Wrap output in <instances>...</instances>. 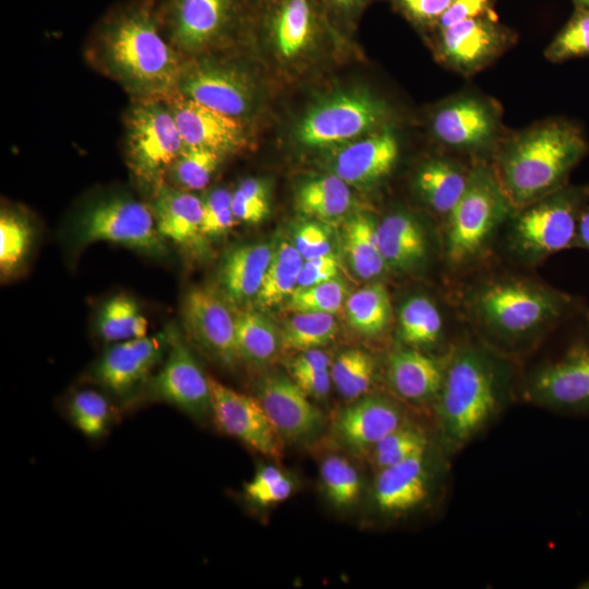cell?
<instances>
[{
	"instance_id": "e575fe53",
	"label": "cell",
	"mask_w": 589,
	"mask_h": 589,
	"mask_svg": "<svg viewBox=\"0 0 589 589\" xmlns=\"http://www.w3.org/2000/svg\"><path fill=\"white\" fill-rule=\"evenodd\" d=\"M96 328L103 340L115 344L146 336L148 323L133 298L117 294L100 308Z\"/></svg>"
},
{
	"instance_id": "836d02e7",
	"label": "cell",
	"mask_w": 589,
	"mask_h": 589,
	"mask_svg": "<svg viewBox=\"0 0 589 589\" xmlns=\"http://www.w3.org/2000/svg\"><path fill=\"white\" fill-rule=\"evenodd\" d=\"M304 259L294 244L281 242L274 251L261 288L255 298L262 308H272L297 289Z\"/></svg>"
},
{
	"instance_id": "8fae6325",
	"label": "cell",
	"mask_w": 589,
	"mask_h": 589,
	"mask_svg": "<svg viewBox=\"0 0 589 589\" xmlns=\"http://www.w3.org/2000/svg\"><path fill=\"white\" fill-rule=\"evenodd\" d=\"M75 237L82 245L106 241L151 256L168 253L152 207L124 196L106 199L88 207L77 221Z\"/></svg>"
},
{
	"instance_id": "ffe728a7",
	"label": "cell",
	"mask_w": 589,
	"mask_h": 589,
	"mask_svg": "<svg viewBox=\"0 0 589 589\" xmlns=\"http://www.w3.org/2000/svg\"><path fill=\"white\" fill-rule=\"evenodd\" d=\"M277 435L291 443L305 442L320 433L324 418L297 383L281 374L262 380L256 397Z\"/></svg>"
},
{
	"instance_id": "44dd1931",
	"label": "cell",
	"mask_w": 589,
	"mask_h": 589,
	"mask_svg": "<svg viewBox=\"0 0 589 589\" xmlns=\"http://www.w3.org/2000/svg\"><path fill=\"white\" fill-rule=\"evenodd\" d=\"M497 129L496 108L473 95H461L444 101L431 117L435 139L461 151L485 147L495 137Z\"/></svg>"
},
{
	"instance_id": "9a60e30c",
	"label": "cell",
	"mask_w": 589,
	"mask_h": 589,
	"mask_svg": "<svg viewBox=\"0 0 589 589\" xmlns=\"http://www.w3.org/2000/svg\"><path fill=\"white\" fill-rule=\"evenodd\" d=\"M528 394L555 410L589 413V333L545 362L529 381Z\"/></svg>"
},
{
	"instance_id": "f1b7e54d",
	"label": "cell",
	"mask_w": 589,
	"mask_h": 589,
	"mask_svg": "<svg viewBox=\"0 0 589 589\" xmlns=\"http://www.w3.org/2000/svg\"><path fill=\"white\" fill-rule=\"evenodd\" d=\"M469 172L452 159L431 158L418 168L414 189L430 208L447 216L464 194Z\"/></svg>"
},
{
	"instance_id": "ba28073f",
	"label": "cell",
	"mask_w": 589,
	"mask_h": 589,
	"mask_svg": "<svg viewBox=\"0 0 589 589\" xmlns=\"http://www.w3.org/2000/svg\"><path fill=\"white\" fill-rule=\"evenodd\" d=\"M389 117L386 104L370 92L336 91L304 112L294 137L309 148L337 147L387 127Z\"/></svg>"
},
{
	"instance_id": "94428289",
	"label": "cell",
	"mask_w": 589,
	"mask_h": 589,
	"mask_svg": "<svg viewBox=\"0 0 589 589\" xmlns=\"http://www.w3.org/2000/svg\"><path fill=\"white\" fill-rule=\"evenodd\" d=\"M578 588H581V589H589V579L584 580L582 582H580V584L578 585Z\"/></svg>"
},
{
	"instance_id": "b9f144b4",
	"label": "cell",
	"mask_w": 589,
	"mask_h": 589,
	"mask_svg": "<svg viewBox=\"0 0 589 589\" xmlns=\"http://www.w3.org/2000/svg\"><path fill=\"white\" fill-rule=\"evenodd\" d=\"M426 437L416 428L405 423L386 435L371 450L376 470L399 464L426 452Z\"/></svg>"
},
{
	"instance_id": "5bb4252c",
	"label": "cell",
	"mask_w": 589,
	"mask_h": 589,
	"mask_svg": "<svg viewBox=\"0 0 589 589\" xmlns=\"http://www.w3.org/2000/svg\"><path fill=\"white\" fill-rule=\"evenodd\" d=\"M144 390L151 400L173 406L196 421L212 416L209 376L173 326L168 352Z\"/></svg>"
},
{
	"instance_id": "e0dca14e",
	"label": "cell",
	"mask_w": 589,
	"mask_h": 589,
	"mask_svg": "<svg viewBox=\"0 0 589 589\" xmlns=\"http://www.w3.org/2000/svg\"><path fill=\"white\" fill-rule=\"evenodd\" d=\"M434 33L437 58L465 75L483 69L513 39L510 32L493 14L470 19Z\"/></svg>"
},
{
	"instance_id": "f6af8a7d",
	"label": "cell",
	"mask_w": 589,
	"mask_h": 589,
	"mask_svg": "<svg viewBox=\"0 0 589 589\" xmlns=\"http://www.w3.org/2000/svg\"><path fill=\"white\" fill-rule=\"evenodd\" d=\"M294 491L293 480L280 468L266 465L257 469L244 485V495L259 506H273L288 500Z\"/></svg>"
},
{
	"instance_id": "30bf717a",
	"label": "cell",
	"mask_w": 589,
	"mask_h": 589,
	"mask_svg": "<svg viewBox=\"0 0 589 589\" xmlns=\"http://www.w3.org/2000/svg\"><path fill=\"white\" fill-rule=\"evenodd\" d=\"M332 25L321 0H260L254 7L253 31L284 65L306 61Z\"/></svg>"
},
{
	"instance_id": "5b68a950",
	"label": "cell",
	"mask_w": 589,
	"mask_h": 589,
	"mask_svg": "<svg viewBox=\"0 0 589 589\" xmlns=\"http://www.w3.org/2000/svg\"><path fill=\"white\" fill-rule=\"evenodd\" d=\"M158 17L168 41L190 59L253 29L254 8L249 0H159Z\"/></svg>"
},
{
	"instance_id": "bcb514c9",
	"label": "cell",
	"mask_w": 589,
	"mask_h": 589,
	"mask_svg": "<svg viewBox=\"0 0 589 589\" xmlns=\"http://www.w3.org/2000/svg\"><path fill=\"white\" fill-rule=\"evenodd\" d=\"M232 211L238 221L261 223L269 212V195L266 182L259 178L242 180L232 192Z\"/></svg>"
},
{
	"instance_id": "6125c7cd",
	"label": "cell",
	"mask_w": 589,
	"mask_h": 589,
	"mask_svg": "<svg viewBox=\"0 0 589 589\" xmlns=\"http://www.w3.org/2000/svg\"><path fill=\"white\" fill-rule=\"evenodd\" d=\"M249 1H250V3L252 4V7L254 8L255 4H256L260 0H249Z\"/></svg>"
},
{
	"instance_id": "3957f363",
	"label": "cell",
	"mask_w": 589,
	"mask_h": 589,
	"mask_svg": "<svg viewBox=\"0 0 589 589\" xmlns=\"http://www.w3.org/2000/svg\"><path fill=\"white\" fill-rule=\"evenodd\" d=\"M469 313L488 337L516 346L542 336L575 312V299L520 277L483 283L471 294Z\"/></svg>"
},
{
	"instance_id": "d6986e66",
	"label": "cell",
	"mask_w": 589,
	"mask_h": 589,
	"mask_svg": "<svg viewBox=\"0 0 589 589\" xmlns=\"http://www.w3.org/2000/svg\"><path fill=\"white\" fill-rule=\"evenodd\" d=\"M164 101L175 117L184 146L209 149L225 156L249 144L243 120L211 109L179 92Z\"/></svg>"
},
{
	"instance_id": "74e56055",
	"label": "cell",
	"mask_w": 589,
	"mask_h": 589,
	"mask_svg": "<svg viewBox=\"0 0 589 589\" xmlns=\"http://www.w3.org/2000/svg\"><path fill=\"white\" fill-rule=\"evenodd\" d=\"M33 227L22 213L2 208L0 214V273L13 276L24 264L33 242Z\"/></svg>"
},
{
	"instance_id": "ab89813d",
	"label": "cell",
	"mask_w": 589,
	"mask_h": 589,
	"mask_svg": "<svg viewBox=\"0 0 589 589\" xmlns=\"http://www.w3.org/2000/svg\"><path fill=\"white\" fill-rule=\"evenodd\" d=\"M223 158L224 155L214 151L184 146L171 165L166 181L187 191L202 190L209 183Z\"/></svg>"
},
{
	"instance_id": "2e32d148",
	"label": "cell",
	"mask_w": 589,
	"mask_h": 589,
	"mask_svg": "<svg viewBox=\"0 0 589 589\" xmlns=\"http://www.w3.org/2000/svg\"><path fill=\"white\" fill-rule=\"evenodd\" d=\"M223 293L209 287L191 288L182 303V322L191 341L208 358L225 366L239 359L236 314Z\"/></svg>"
},
{
	"instance_id": "f546056e",
	"label": "cell",
	"mask_w": 589,
	"mask_h": 589,
	"mask_svg": "<svg viewBox=\"0 0 589 589\" xmlns=\"http://www.w3.org/2000/svg\"><path fill=\"white\" fill-rule=\"evenodd\" d=\"M350 185L334 173L302 181L296 191L298 211L309 217L333 220L352 206Z\"/></svg>"
},
{
	"instance_id": "db71d44e",
	"label": "cell",
	"mask_w": 589,
	"mask_h": 589,
	"mask_svg": "<svg viewBox=\"0 0 589 589\" xmlns=\"http://www.w3.org/2000/svg\"><path fill=\"white\" fill-rule=\"evenodd\" d=\"M375 363L369 354L346 384L338 390L347 399H358L365 395L372 385Z\"/></svg>"
},
{
	"instance_id": "680465c9",
	"label": "cell",
	"mask_w": 589,
	"mask_h": 589,
	"mask_svg": "<svg viewBox=\"0 0 589 589\" xmlns=\"http://www.w3.org/2000/svg\"><path fill=\"white\" fill-rule=\"evenodd\" d=\"M575 247L589 251V202L584 207L579 218Z\"/></svg>"
},
{
	"instance_id": "c3c4849f",
	"label": "cell",
	"mask_w": 589,
	"mask_h": 589,
	"mask_svg": "<svg viewBox=\"0 0 589 589\" xmlns=\"http://www.w3.org/2000/svg\"><path fill=\"white\" fill-rule=\"evenodd\" d=\"M453 0H392L395 8L412 24L433 31Z\"/></svg>"
},
{
	"instance_id": "4fadbf2b",
	"label": "cell",
	"mask_w": 589,
	"mask_h": 589,
	"mask_svg": "<svg viewBox=\"0 0 589 589\" xmlns=\"http://www.w3.org/2000/svg\"><path fill=\"white\" fill-rule=\"evenodd\" d=\"M171 333L170 325L152 336L115 342L96 361L91 377L119 402L132 401L164 361Z\"/></svg>"
},
{
	"instance_id": "7402d4cb",
	"label": "cell",
	"mask_w": 589,
	"mask_h": 589,
	"mask_svg": "<svg viewBox=\"0 0 589 589\" xmlns=\"http://www.w3.org/2000/svg\"><path fill=\"white\" fill-rule=\"evenodd\" d=\"M398 156L397 136L385 127L340 145L332 160V173L349 185L371 188L392 172Z\"/></svg>"
},
{
	"instance_id": "f35d334b",
	"label": "cell",
	"mask_w": 589,
	"mask_h": 589,
	"mask_svg": "<svg viewBox=\"0 0 589 589\" xmlns=\"http://www.w3.org/2000/svg\"><path fill=\"white\" fill-rule=\"evenodd\" d=\"M337 333V324L329 313L297 312L281 333L283 346L304 351L330 342Z\"/></svg>"
},
{
	"instance_id": "d4e9b609",
	"label": "cell",
	"mask_w": 589,
	"mask_h": 589,
	"mask_svg": "<svg viewBox=\"0 0 589 589\" xmlns=\"http://www.w3.org/2000/svg\"><path fill=\"white\" fill-rule=\"evenodd\" d=\"M428 494L425 453L377 471L373 497L383 513L408 512L423 503Z\"/></svg>"
},
{
	"instance_id": "484cf974",
	"label": "cell",
	"mask_w": 589,
	"mask_h": 589,
	"mask_svg": "<svg viewBox=\"0 0 589 589\" xmlns=\"http://www.w3.org/2000/svg\"><path fill=\"white\" fill-rule=\"evenodd\" d=\"M266 243H248L230 250L221 261L218 279L223 296L241 305L255 299L273 257Z\"/></svg>"
},
{
	"instance_id": "f907efd6",
	"label": "cell",
	"mask_w": 589,
	"mask_h": 589,
	"mask_svg": "<svg viewBox=\"0 0 589 589\" xmlns=\"http://www.w3.org/2000/svg\"><path fill=\"white\" fill-rule=\"evenodd\" d=\"M495 2L496 0H453L433 32L443 31L470 19L493 14Z\"/></svg>"
},
{
	"instance_id": "9f6ffc18",
	"label": "cell",
	"mask_w": 589,
	"mask_h": 589,
	"mask_svg": "<svg viewBox=\"0 0 589 589\" xmlns=\"http://www.w3.org/2000/svg\"><path fill=\"white\" fill-rule=\"evenodd\" d=\"M330 22H353L371 0H321Z\"/></svg>"
},
{
	"instance_id": "91938a15",
	"label": "cell",
	"mask_w": 589,
	"mask_h": 589,
	"mask_svg": "<svg viewBox=\"0 0 589 589\" xmlns=\"http://www.w3.org/2000/svg\"><path fill=\"white\" fill-rule=\"evenodd\" d=\"M576 7L589 9V0H574Z\"/></svg>"
},
{
	"instance_id": "8d00e7d4",
	"label": "cell",
	"mask_w": 589,
	"mask_h": 589,
	"mask_svg": "<svg viewBox=\"0 0 589 589\" xmlns=\"http://www.w3.org/2000/svg\"><path fill=\"white\" fill-rule=\"evenodd\" d=\"M67 416L84 436L97 440L108 432L113 420V407L104 393L84 388L68 399Z\"/></svg>"
},
{
	"instance_id": "9c48e42d",
	"label": "cell",
	"mask_w": 589,
	"mask_h": 589,
	"mask_svg": "<svg viewBox=\"0 0 589 589\" xmlns=\"http://www.w3.org/2000/svg\"><path fill=\"white\" fill-rule=\"evenodd\" d=\"M127 164L152 194L184 148L177 122L164 99H134L125 117Z\"/></svg>"
},
{
	"instance_id": "ee69618b",
	"label": "cell",
	"mask_w": 589,
	"mask_h": 589,
	"mask_svg": "<svg viewBox=\"0 0 589 589\" xmlns=\"http://www.w3.org/2000/svg\"><path fill=\"white\" fill-rule=\"evenodd\" d=\"M347 288L338 279L309 287H298L288 298V309L297 312H320L334 314L345 302Z\"/></svg>"
},
{
	"instance_id": "7c38bea8",
	"label": "cell",
	"mask_w": 589,
	"mask_h": 589,
	"mask_svg": "<svg viewBox=\"0 0 589 589\" xmlns=\"http://www.w3.org/2000/svg\"><path fill=\"white\" fill-rule=\"evenodd\" d=\"M178 92L243 121L259 105L256 83L244 68L207 55L184 60Z\"/></svg>"
},
{
	"instance_id": "8992f818",
	"label": "cell",
	"mask_w": 589,
	"mask_h": 589,
	"mask_svg": "<svg viewBox=\"0 0 589 589\" xmlns=\"http://www.w3.org/2000/svg\"><path fill=\"white\" fill-rule=\"evenodd\" d=\"M589 188L565 185L518 209L508 235L512 251L524 262H540L575 247Z\"/></svg>"
},
{
	"instance_id": "7a4b0ae2",
	"label": "cell",
	"mask_w": 589,
	"mask_h": 589,
	"mask_svg": "<svg viewBox=\"0 0 589 589\" xmlns=\"http://www.w3.org/2000/svg\"><path fill=\"white\" fill-rule=\"evenodd\" d=\"M587 151L576 124L550 119L514 135L502 148L494 172L513 207L520 209L565 187Z\"/></svg>"
},
{
	"instance_id": "f5cc1de1",
	"label": "cell",
	"mask_w": 589,
	"mask_h": 589,
	"mask_svg": "<svg viewBox=\"0 0 589 589\" xmlns=\"http://www.w3.org/2000/svg\"><path fill=\"white\" fill-rule=\"evenodd\" d=\"M369 354L360 349H348L336 357L329 370L333 384L337 390L345 385Z\"/></svg>"
},
{
	"instance_id": "52a82bcc",
	"label": "cell",
	"mask_w": 589,
	"mask_h": 589,
	"mask_svg": "<svg viewBox=\"0 0 589 589\" xmlns=\"http://www.w3.org/2000/svg\"><path fill=\"white\" fill-rule=\"evenodd\" d=\"M513 208L494 169L480 164L470 170L464 194L447 215L446 255L450 264H467L479 256Z\"/></svg>"
},
{
	"instance_id": "4316f807",
	"label": "cell",
	"mask_w": 589,
	"mask_h": 589,
	"mask_svg": "<svg viewBox=\"0 0 589 589\" xmlns=\"http://www.w3.org/2000/svg\"><path fill=\"white\" fill-rule=\"evenodd\" d=\"M445 365L418 349L398 350L387 363V380L402 399L423 404L436 399L442 387Z\"/></svg>"
},
{
	"instance_id": "603a6c76",
	"label": "cell",
	"mask_w": 589,
	"mask_h": 589,
	"mask_svg": "<svg viewBox=\"0 0 589 589\" xmlns=\"http://www.w3.org/2000/svg\"><path fill=\"white\" fill-rule=\"evenodd\" d=\"M402 424V413L396 404L382 396H363L338 413L333 430L347 448L371 453L378 442Z\"/></svg>"
},
{
	"instance_id": "6da1fadb",
	"label": "cell",
	"mask_w": 589,
	"mask_h": 589,
	"mask_svg": "<svg viewBox=\"0 0 589 589\" xmlns=\"http://www.w3.org/2000/svg\"><path fill=\"white\" fill-rule=\"evenodd\" d=\"M159 0H125L97 23L88 44L92 64L134 99H165L178 92L184 58L166 38Z\"/></svg>"
},
{
	"instance_id": "ac0fdd59",
	"label": "cell",
	"mask_w": 589,
	"mask_h": 589,
	"mask_svg": "<svg viewBox=\"0 0 589 589\" xmlns=\"http://www.w3.org/2000/svg\"><path fill=\"white\" fill-rule=\"evenodd\" d=\"M212 417L221 432L254 450L278 458L280 437L256 397L239 393L209 377Z\"/></svg>"
},
{
	"instance_id": "83f0119b",
	"label": "cell",
	"mask_w": 589,
	"mask_h": 589,
	"mask_svg": "<svg viewBox=\"0 0 589 589\" xmlns=\"http://www.w3.org/2000/svg\"><path fill=\"white\" fill-rule=\"evenodd\" d=\"M382 255L387 267L409 272L428 254V239L421 223L407 212H395L377 224Z\"/></svg>"
},
{
	"instance_id": "d590c367",
	"label": "cell",
	"mask_w": 589,
	"mask_h": 589,
	"mask_svg": "<svg viewBox=\"0 0 589 589\" xmlns=\"http://www.w3.org/2000/svg\"><path fill=\"white\" fill-rule=\"evenodd\" d=\"M350 326L357 332L374 336L383 333L392 318V303L387 289L381 283L363 287L346 300Z\"/></svg>"
},
{
	"instance_id": "1f68e13d",
	"label": "cell",
	"mask_w": 589,
	"mask_h": 589,
	"mask_svg": "<svg viewBox=\"0 0 589 589\" xmlns=\"http://www.w3.org/2000/svg\"><path fill=\"white\" fill-rule=\"evenodd\" d=\"M345 251L352 271L362 279L388 268L380 249L377 223L370 215L357 214L347 223Z\"/></svg>"
},
{
	"instance_id": "cb8c5ba5",
	"label": "cell",
	"mask_w": 589,
	"mask_h": 589,
	"mask_svg": "<svg viewBox=\"0 0 589 589\" xmlns=\"http://www.w3.org/2000/svg\"><path fill=\"white\" fill-rule=\"evenodd\" d=\"M157 229L166 241L185 250L202 245V200L167 181L154 193L151 205Z\"/></svg>"
},
{
	"instance_id": "11a10c76",
	"label": "cell",
	"mask_w": 589,
	"mask_h": 589,
	"mask_svg": "<svg viewBox=\"0 0 589 589\" xmlns=\"http://www.w3.org/2000/svg\"><path fill=\"white\" fill-rule=\"evenodd\" d=\"M297 385L308 397L323 398L333 384L330 370L303 372L292 375Z\"/></svg>"
},
{
	"instance_id": "816d5d0a",
	"label": "cell",
	"mask_w": 589,
	"mask_h": 589,
	"mask_svg": "<svg viewBox=\"0 0 589 589\" xmlns=\"http://www.w3.org/2000/svg\"><path fill=\"white\" fill-rule=\"evenodd\" d=\"M338 271V261L333 253L304 260L298 287H309L335 279Z\"/></svg>"
},
{
	"instance_id": "277c9868",
	"label": "cell",
	"mask_w": 589,
	"mask_h": 589,
	"mask_svg": "<svg viewBox=\"0 0 589 589\" xmlns=\"http://www.w3.org/2000/svg\"><path fill=\"white\" fill-rule=\"evenodd\" d=\"M498 393L495 371L483 352L465 347L453 354L436 397L442 434L450 448L461 447L488 424Z\"/></svg>"
},
{
	"instance_id": "60d3db41",
	"label": "cell",
	"mask_w": 589,
	"mask_h": 589,
	"mask_svg": "<svg viewBox=\"0 0 589 589\" xmlns=\"http://www.w3.org/2000/svg\"><path fill=\"white\" fill-rule=\"evenodd\" d=\"M321 482L326 497L339 508L358 502L361 493V478L354 466L345 457H326L320 468Z\"/></svg>"
},
{
	"instance_id": "d6a6232c",
	"label": "cell",
	"mask_w": 589,
	"mask_h": 589,
	"mask_svg": "<svg viewBox=\"0 0 589 589\" xmlns=\"http://www.w3.org/2000/svg\"><path fill=\"white\" fill-rule=\"evenodd\" d=\"M443 316L433 300L414 294L406 299L398 312V335L412 347L436 344L443 332Z\"/></svg>"
},
{
	"instance_id": "6f0895ef",
	"label": "cell",
	"mask_w": 589,
	"mask_h": 589,
	"mask_svg": "<svg viewBox=\"0 0 589 589\" xmlns=\"http://www.w3.org/2000/svg\"><path fill=\"white\" fill-rule=\"evenodd\" d=\"M332 360L325 351L320 348L308 349L292 361L290 369L292 375L303 372L321 371L330 369Z\"/></svg>"
},
{
	"instance_id": "7bdbcfd3",
	"label": "cell",
	"mask_w": 589,
	"mask_h": 589,
	"mask_svg": "<svg viewBox=\"0 0 589 589\" xmlns=\"http://www.w3.org/2000/svg\"><path fill=\"white\" fill-rule=\"evenodd\" d=\"M589 56V9L576 7L565 26L545 49L552 62Z\"/></svg>"
},
{
	"instance_id": "7dc6e473",
	"label": "cell",
	"mask_w": 589,
	"mask_h": 589,
	"mask_svg": "<svg viewBox=\"0 0 589 589\" xmlns=\"http://www.w3.org/2000/svg\"><path fill=\"white\" fill-rule=\"evenodd\" d=\"M202 232L204 237H218L230 230L238 221L232 211V193L217 188L202 200Z\"/></svg>"
},
{
	"instance_id": "681fc988",
	"label": "cell",
	"mask_w": 589,
	"mask_h": 589,
	"mask_svg": "<svg viewBox=\"0 0 589 589\" xmlns=\"http://www.w3.org/2000/svg\"><path fill=\"white\" fill-rule=\"evenodd\" d=\"M294 247L304 260L332 253V241L327 230L314 221L299 227L294 237Z\"/></svg>"
},
{
	"instance_id": "4dcf8cb0",
	"label": "cell",
	"mask_w": 589,
	"mask_h": 589,
	"mask_svg": "<svg viewBox=\"0 0 589 589\" xmlns=\"http://www.w3.org/2000/svg\"><path fill=\"white\" fill-rule=\"evenodd\" d=\"M281 347V333L264 314L253 310L236 314V349L239 359L265 364L275 360Z\"/></svg>"
}]
</instances>
